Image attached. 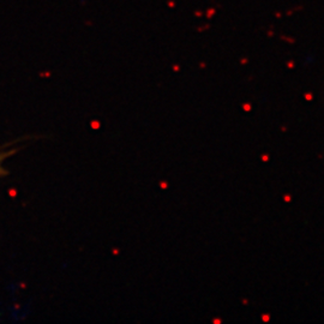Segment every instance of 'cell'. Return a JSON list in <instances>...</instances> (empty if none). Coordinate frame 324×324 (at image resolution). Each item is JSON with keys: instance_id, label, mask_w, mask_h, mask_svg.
<instances>
[{"instance_id": "obj_1", "label": "cell", "mask_w": 324, "mask_h": 324, "mask_svg": "<svg viewBox=\"0 0 324 324\" xmlns=\"http://www.w3.org/2000/svg\"><path fill=\"white\" fill-rule=\"evenodd\" d=\"M12 154H13L12 150H10V151H0V177L6 174V169H5V167H4V162H5V160H6L7 157H10Z\"/></svg>"}]
</instances>
